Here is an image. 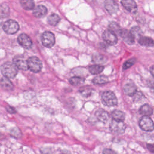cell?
<instances>
[{"label": "cell", "mask_w": 154, "mask_h": 154, "mask_svg": "<svg viewBox=\"0 0 154 154\" xmlns=\"http://www.w3.org/2000/svg\"><path fill=\"white\" fill-rule=\"evenodd\" d=\"M1 71L4 77L7 78H14L18 72L17 67L13 63L6 62L1 67Z\"/></svg>", "instance_id": "cell-1"}, {"label": "cell", "mask_w": 154, "mask_h": 154, "mask_svg": "<svg viewBox=\"0 0 154 154\" xmlns=\"http://www.w3.org/2000/svg\"><path fill=\"white\" fill-rule=\"evenodd\" d=\"M102 103L108 106H114L117 104V99L114 93L111 91L102 93L101 96Z\"/></svg>", "instance_id": "cell-2"}, {"label": "cell", "mask_w": 154, "mask_h": 154, "mask_svg": "<svg viewBox=\"0 0 154 154\" xmlns=\"http://www.w3.org/2000/svg\"><path fill=\"white\" fill-rule=\"evenodd\" d=\"M2 29L7 34H14L19 31V25L15 20L10 19L4 23Z\"/></svg>", "instance_id": "cell-3"}, {"label": "cell", "mask_w": 154, "mask_h": 154, "mask_svg": "<svg viewBox=\"0 0 154 154\" xmlns=\"http://www.w3.org/2000/svg\"><path fill=\"white\" fill-rule=\"evenodd\" d=\"M28 69L34 73L39 72L42 68V63L36 57H31L27 60Z\"/></svg>", "instance_id": "cell-4"}, {"label": "cell", "mask_w": 154, "mask_h": 154, "mask_svg": "<svg viewBox=\"0 0 154 154\" xmlns=\"http://www.w3.org/2000/svg\"><path fill=\"white\" fill-rule=\"evenodd\" d=\"M109 128L111 131L117 135H120L123 134L126 129V125L123 123V122L117 121L116 120H112L110 123Z\"/></svg>", "instance_id": "cell-5"}, {"label": "cell", "mask_w": 154, "mask_h": 154, "mask_svg": "<svg viewBox=\"0 0 154 154\" xmlns=\"http://www.w3.org/2000/svg\"><path fill=\"white\" fill-rule=\"evenodd\" d=\"M42 42L44 46L51 48L55 42V38L54 34L50 31H45L42 35Z\"/></svg>", "instance_id": "cell-6"}, {"label": "cell", "mask_w": 154, "mask_h": 154, "mask_svg": "<svg viewBox=\"0 0 154 154\" xmlns=\"http://www.w3.org/2000/svg\"><path fill=\"white\" fill-rule=\"evenodd\" d=\"M139 126L141 129L144 131L150 132L154 129V123L153 120L147 116H143L139 122Z\"/></svg>", "instance_id": "cell-7"}, {"label": "cell", "mask_w": 154, "mask_h": 154, "mask_svg": "<svg viewBox=\"0 0 154 154\" xmlns=\"http://www.w3.org/2000/svg\"><path fill=\"white\" fill-rule=\"evenodd\" d=\"M102 37L103 40L108 44L111 45H114L117 42V37L116 34H115L112 31L106 30L103 32L102 34Z\"/></svg>", "instance_id": "cell-8"}, {"label": "cell", "mask_w": 154, "mask_h": 154, "mask_svg": "<svg viewBox=\"0 0 154 154\" xmlns=\"http://www.w3.org/2000/svg\"><path fill=\"white\" fill-rule=\"evenodd\" d=\"M13 63L17 67V69L26 70L28 69L27 60L22 55L15 56L13 58Z\"/></svg>", "instance_id": "cell-9"}, {"label": "cell", "mask_w": 154, "mask_h": 154, "mask_svg": "<svg viewBox=\"0 0 154 154\" xmlns=\"http://www.w3.org/2000/svg\"><path fill=\"white\" fill-rule=\"evenodd\" d=\"M17 41L19 43L26 49H29L32 46V40L31 38L26 34H21L18 36Z\"/></svg>", "instance_id": "cell-10"}, {"label": "cell", "mask_w": 154, "mask_h": 154, "mask_svg": "<svg viewBox=\"0 0 154 154\" xmlns=\"http://www.w3.org/2000/svg\"><path fill=\"white\" fill-rule=\"evenodd\" d=\"M105 8L110 14H113L119 10V5L114 1L107 0L105 2Z\"/></svg>", "instance_id": "cell-11"}, {"label": "cell", "mask_w": 154, "mask_h": 154, "mask_svg": "<svg viewBox=\"0 0 154 154\" xmlns=\"http://www.w3.org/2000/svg\"><path fill=\"white\" fill-rule=\"evenodd\" d=\"M121 3L125 9L132 13H135L137 11V5L135 1L132 0L122 1Z\"/></svg>", "instance_id": "cell-12"}, {"label": "cell", "mask_w": 154, "mask_h": 154, "mask_svg": "<svg viewBox=\"0 0 154 154\" xmlns=\"http://www.w3.org/2000/svg\"><path fill=\"white\" fill-rule=\"evenodd\" d=\"M120 36L128 45H132L135 42V38L130 31L126 29H122Z\"/></svg>", "instance_id": "cell-13"}, {"label": "cell", "mask_w": 154, "mask_h": 154, "mask_svg": "<svg viewBox=\"0 0 154 154\" xmlns=\"http://www.w3.org/2000/svg\"><path fill=\"white\" fill-rule=\"evenodd\" d=\"M124 93L130 96H134L137 93V87L132 82H128L123 87Z\"/></svg>", "instance_id": "cell-14"}, {"label": "cell", "mask_w": 154, "mask_h": 154, "mask_svg": "<svg viewBox=\"0 0 154 154\" xmlns=\"http://www.w3.org/2000/svg\"><path fill=\"white\" fill-rule=\"evenodd\" d=\"M47 11L48 10L45 6L43 5H38L34 8L33 14L35 17L40 18L45 16L46 14Z\"/></svg>", "instance_id": "cell-15"}, {"label": "cell", "mask_w": 154, "mask_h": 154, "mask_svg": "<svg viewBox=\"0 0 154 154\" xmlns=\"http://www.w3.org/2000/svg\"><path fill=\"white\" fill-rule=\"evenodd\" d=\"M95 115H96L97 119L99 121H100L103 123H106L109 118V116L108 113L103 109H97L96 111Z\"/></svg>", "instance_id": "cell-16"}, {"label": "cell", "mask_w": 154, "mask_h": 154, "mask_svg": "<svg viewBox=\"0 0 154 154\" xmlns=\"http://www.w3.org/2000/svg\"><path fill=\"white\" fill-rule=\"evenodd\" d=\"M0 85L4 89L8 91H10L13 89V84L12 82L8 78L4 76L1 78Z\"/></svg>", "instance_id": "cell-17"}, {"label": "cell", "mask_w": 154, "mask_h": 154, "mask_svg": "<svg viewBox=\"0 0 154 154\" xmlns=\"http://www.w3.org/2000/svg\"><path fill=\"white\" fill-rule=\"evenodd\" d=\"M139 112L141 115L148 117L153 114V109L149 105L144 104L140 107Z\"/></svg>", "instance_id": "cell-18"}, {"label": "cell", "mask_w": 154, "mask_h": 154, "mask_svg": "<svg viewBox=\"0 0 154 154\" xmlns=\"http://www.w3.org/2000/svg\"><path fill=\"white\" fill-rule=\"evenodd\" d=\"M138 43L142 45L145 46H154V41L153 39H152L150 37H145V36H141L138 39Z\"/></svg>", "instance_id": "cell-19"}, {"label": "cell", "mask_w": 154, "mask_h": 154, "mask_svg": "<svg viewBox=\"0 0 154 154\" xmlns=\"http://www.w3.org/2000/svg\"><path fill=\"white\" fill-rule=\"evenodd\" d=\"M111 117L113 120H116L117 121L123 122V120H125V115L124 112L120 110H117V109L114 110L111 112Z\"/></svg>", "instance_id": "cell-20"}, {"label": "cell", "mask_w": 154, "mask_h": 154, "mask_svg": "<svg viewBox=\"0 0 154 154\" xmlns=\"http://www.w3.org/2000/svg\"><path fill=\"white\" fill-rule=\"evenodd\" d=\"M60 21V17L57 14L53 13L48 17V22L52 26L57 25Z\"/></svg>", "instance_id": "cell-21"}, {"label": "cell", "mask_w": 154, "mask_h": 154, "mask_svg": "<svg viewBox=\"0 0 154 154\" xmlns=\"http://www.w3.org/2000/svg\"><path fill=\"white\" fill-rule=\"evenodd\" d=\"M109 30L114 32L115 34H119L120 35V33L121 32V28L120 26L115 22H111L109 23L108 25Z\"/></svg>", "instance_id": "cell-22"}, {"label": "cell", "mask_w": 154, "mask_h": 154, "mask_svg": "<svg viewBox=\"0 0 154 154\" xmlns=\"http://www.w3.org/2000/svg\"><path fill=\"white\" fill-rule=\"evenodd\" d=\"M104 67L100 65L96 64L90 66L88 68L89 72L93 75H96L101 73L103 70Z\"/></svg>", "instance_id": "cell-23"}, {"label": "cell", "mask_w": 154, "mask_h": 154, "mask_svg": "<svg viewBox=\"0 0 154 154\" xmlns=\"http://www.w3.org/2000/svg\"><path fill=\"white\" fill-rule=\"evenodd\" d=\"M20 3L25 10H32L34 7V2L31 0H22L20 1Z\"/></svg>", "instance_id": "cell-24"}, {"label": "cell", "mask_w": 154, "mask_h": 154, "mask_svg": "<svg viewBox=\"0 0 154 154\" xmlns=\"http://www.w3.org/2000/svg\"><path fill=\"white\" fill-rule=\"evenodd\" d=\"M85 81V79L80 76H73L69 79V82L73 85H79L83 84Z\"/></svg>", "instance_id": "cell-25"}, {"label": "cell", "mask_w": 154, "mask_h": 154, "mask_svg": "<svg viewBox=\"0 0 154 154\" xmlns=\"http://www.w3.org/2000/svg\"><path fill=\"white\" fill-rule=\"evenodd\" d=\"M108 82V78L106 76L103 75L97 76L93 79V82L94 84L101 85V84H104Z\"/></svg>", "instance_id": "cell-26"}, {"label": "cell", "mask_w": 154, "mask_h": 154, "mask_svg": "<svg viewBox=\"0 0 154 154\" xmlns=\"http://www.w3.org/2000/svg\"><path fill=\"white\" fill-rule=\"evenodd\" d=\"M130 32L134 37V38L139 39L142 36V31L138 26H134L132 28Z\"/></svg>", "instance_id": "cell-27"}, {"label": "cell", "mask_w": 154, "mask_h": 154, "mask_svg": "<svg viewBox=\"0 0 154 154\" xmlns=\"http://www.w3.org/2000/svg\"><path fill=\"white\" fill-rule=\"evenodd\" d=\"M92 89L90 87H82L79 89V91L84 97H89L92 93Z\"/></svg>", "instance_id": "cell-28"}, {"label": "cell", "mask_w": 154, "mask_h": 154, "mask_svg": "<svg viewBox=\"0 0 154 154\" xmlns=\"http://www.w3.org/2000/svg\"><path fill=\"white\" fill-rule=\"evenodd\" d=\"M93 61L96 63L100 64V63H103L106 61V59L104 57H103L101 55L96 54L93 57Z\"/></svg>", "instance_id": "cell-29"}, {"label": "cell", "mask_w": 154, "mask_h": 154, "mask_svg": "<svg viewBox=\"0 0 154 154\" xmlns=\"http://www.w3.org/2000/svg\"><path fill=\"white\" fill-rule=\"evenodd\" d=\"M136 60L135 58H131L130 60H128V61H126L124 64H123V69H127L129 67H131L132 66L134 65V64L135 63Z\"/></svg>", "instance_id": "cell-30"}, {"label": "cell", "mask_w": 154, "mask_h": 154, "mask_svg": "<svg viewBox=\"0 0 154 154\" xmlns=\"http://www.w3.org/2000/svg\"><path fill=\"white\" fill-rule=\"evenodd\" d=\"M10 134L11 135L13 136V137H14L15 138H19L20 136H21V133H20V131H19V129L17 128H14L13 129H12L11 130V132H10Z\"/></svg>", "instance_id": "cell-31"}, {"label": "cell", "mask_w": 154, "mask_h": 154, "mask_svg": "<svg viewBox=\"0 0 154 154\" xmlns=\"http://www.w3.org/2000/svg\"><path fill=\"white\" fill-rule=\"evenodd\" d=\"M102 153L103 154H118L117 152L111 149H105Z\"/></svg>", "instance_id": "cell-32"}, {"label": "cell", "mask_w": 154, "mask_h": 154, "mask_svg": "<svg viewBox=\"0 0 154 154\" xmlns=\"http://www.w3.org/2000/svg\"><path fill=\"white\" fill-rule=\"evenodd\" d=\"M147 148L149 152L154 153V144H147Z\"/></svg>", "instance_id": "cell-33"}, {"label": "cell", "mask_w": 154, "mask_h": 154, "mask_svg": "<svg viewBox=\"0 0 154 154\" xmlns=\"http://www.w3.org/2000/svg\"><path fill=\"white\" fill-rule=\"evenodd\" d=\"M6 109H7V111H8L11 114H14L16 112V110L13 107H11V106H7Z\"/></svg>", "instance_id": "cell-34"}, {"label": "cell", "mask_w": 154, "mask_h": 154, "mask_svg": "<svg viewBox=\"0 0 154 154\" xmlns=\"http://www.w3.org/2000/svg\"><path fill=\"white\" fill-rule=\"evenodd\" d=\"M150 73L152 74V75L154 77V65L152 66L150 68Z\"/></svg>", "instance_id": "cell-35"}]
</instances>
